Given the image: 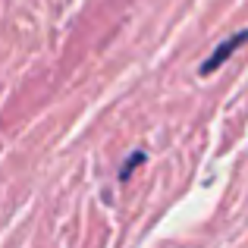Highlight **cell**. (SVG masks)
I'll use <instances>...</instances> for the list:
<instances>
[{
  "mask_svg": "<svg viewBox=\"0 0 248 248\" xmlns=\"http://www.w3.org/2000/svg\"><path fill=\"white\" fill-rule=\"evenodd\" d=\"M245 41H248V31H236V35H230L226 41H220L217 47H214V54L207 57L204 63H201V76H211L217 66H223V63L230 60L232 54H236V47H239V44H245Z\"/></svg>",
  "mask_w": 248,
  "mask_h": 248,
  "instance_id": "obj_1",
  "label": "cell"
},
{
  "mask_svg": "<svg viewBox=\"0 0 248 248\" xmlns=\"http://www.w3.org/2000/svg\"><path fill=\"white\" fill-rule=\"evenodd\" d=\"M141 160H145V154H141V151H139V154H132V157H129V160H126V164H123V170H120V179H126V176H129V173H132V170H135V167H139V164H141Z\"/></svg>",
  "mask_w": 248,
  "mask_h": 248,
  "instance_id": "obj_2",
  "label": "cell"
}]
</instances>
